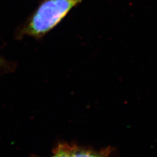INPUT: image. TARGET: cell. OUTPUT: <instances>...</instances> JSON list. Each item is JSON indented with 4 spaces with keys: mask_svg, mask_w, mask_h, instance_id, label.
I'll return each instance as SVG.
<instances>
[{
    "mask_svg": "<svg viewBox=\"0 0 157 157\" xmlns=\"http://www.w3.org/2000/svg\"><path fill=\"white\" fill-rule=\"evenodd\" d=\"M82 0H44L29 19L22 33L41 37L54 28Z\"/></svg>",
    "mask_w": 157,
    "mask_h": 157,
    "instance_id": "1",
    "label": "cell"
},
{
    "mask_svg": "<svg viewBox=\"0 0 157 157\" xmlns=\"http://www.w3.org/2000/svg\"><path fill=\"white\" fill-rule=\"evenodd\" d=\"M71 157H109L110 151L106 148L95 150L71 144Z\"/></svg>",
    "mask_w": 157,
    "mask_h": 157,
    "instance_id": "2",
    "label": "cell"
},
{
    "mask_svg": "<svg viewBox=\"0 0 157 157\" xmlns=\"http://www.w3.org/2000/svg\"><path fill=\"white\" fill-rule=\"evenodd\" d=\"M33 157H40L34 156ZM50 157H71V144L67 143H59L52 151V155Z\"/></svg>",
    "mask_w": 157,
    "mask_h": 157,
    "instance_id": "3",
    "label": "cell"
},
{
    "mask_svg": "<svg viewBox=\"0 0 157 157\" xmlns=\"http://www.w3.org/2000/svg\"><path fill=\"white\" fill-rule=\"evenodd\" d=\"M6 65V62L4 61V60L2 59V58L0 56V67H3Z\"/></svg>",
    "mask_w": 157,
    "mask_h": 157,
    "instance_id": "4",
    "label": "cell"
}]
</instances>
